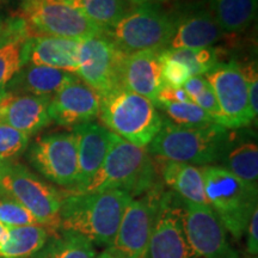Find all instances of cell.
Wrapping results in <instances>:
<instances>
[{
  "label": "cell",
  "instance_id": "32",
  "mask_svg": "<svg viewBox=\"0 0 258 258\" xmlns=\"http://www.w3.org/2000/svg\"><path fill=\"white\" fill-rule=\"evenodd\" d=\"M160 59L164 85L173 86V88H182L183 84L191 77L189 71L186 70V67L175 60L170 59L169 56H166L164 54V49L160 53Z\"/></svg>",
  "mask_w": 258,
  "mask_h": 258
},
{
  "label": "cell",
  "instance_id": "22",
  "mask_svg": "<svg viewBox=\"0 0 258 258\" xmlns=\"http://www.w3.org/2000/svg\"><path fill=\"white\" fill-rule=\"evenodd\" d=\"M78 77L47 66L24 63L6 88V95L53 97Z\"/></svg>",
  "mask_w": 258,
  "mask_h": 258
},
{
  "label": "cell",
  "instance_id": "27",
  "mask_svg": "<svg viewBox=\"0 0 258 258\" xmlns=\"http://www.w3.org/2000/svg\"><path fill=\"white\" fill-rule=\"evenodd\" d=\"M164 54L170 59L182 63L189 71L190 76H203L215 64L221 62V50L215 47L179 48L164 49Z\"/></svg>",
  "mask_w": 258,
  "mask_h": 258
},
{
  "label": "cell",
  "instance_id": "7",
  "mask_svg": "<svg viewBox=\"0 0 258 258\" xmlns=\"http://www.w3.org/2000/svg\"><path fill=\"white\" fill-rule=\"evenodd\" d=\"M175 31L171 11L158 4H144L129 9L106 34L122 54L166 49Z\"/></svg>",
  "mask_w": 258,
  "mask_h": 258
},
{
  "label": "cell",
  "instance_id": "38",
  "mask_svg": "<svg viewBox=\"0 0 258 258\" xmlns=\"http://www.w3.org/2000/svg\"><path fill=\"white\" fill-rule=\"evenodd\" d=\"M9 239V228L0 222V249L4 246Z\"/></svg>",
  "mask_w": 258,
  "mask_h": 258
},
{
  "label": "cell",
  "instance_id": "35",
  "mask_svg": "<svg viewBox=\"0 0 258 258\" xmlns=\"http://www.w3.org/2000/svg\"><path fill=\"white\" fill-rule=\"evenodd\" d=\"M19 36H30L27 24L19 16L8 18L6 23L0 27V44Z\"/></svg>",
  "mask_w": 258,
  "mask_h": 258
},
{
  "label": "cell",
  "instance_id": "19",
  "mask_svg": "<svg viewBox=\"0 0 258 258\" xmlns=\"http://www.w3.org/2000/svg\"><path fill=\"white\" fill-rule=\"evenodd\" d=\"M217 165L247 184L257 186L258 146L256 132L247 129H228L224 148Z\"/></svg>",
  "mask_w": 258,
  "mask_h": 258
},
{
  "label": "cell",
  "instance_id": "14",
  "mask_svg": "<svg viewBox=\"0 0 258 258\" xmlns=\"http://www.w3.org/2000/svg\"><path fill=\"white\" fill-rule=\"evenodd\" d=\"M122 53L105 34L80 40L77 77L99 96L118 88Z\"/></svg>",
  "mask_w": 258,
  "mask_h": 258
},
{
  "label": "cell",
  "instance_id": "23",
  "mask_svg": "<svg viewBox=\"0 0 258 258\" xmlns=\"http://www.w3.org/2000/svg\"><path fill=\"white\" fill-rule=\"evenodd\" d=\"M161 176L164 183L183 201L208 205L200 167L178 161L163 160Z\"/></svg>",
  "mask_w": 258,
  "mask_h": 258
},
{
  "label": "cell",
  "instance_id": "11",
  "mask_svg": "<svg viewBox=\"0 0 258 258\" xmlns=\"http://www.w3.org/2000/svg\"><path fill=\"white\" fill-rule=\"evenodd\" d=\"M203 77L217 97L225 118V128L249 127L253 118L250 112L246 79L240 64L235 61L219 62Z\"/></svg>",
  "mask_w": 258,
  "mask_h": 258
},
{
  "label": "cell",
  "instance_id": "16",
  "mask_svg": "<svg viewBox=\"0 0 258 258\" xmlns=\"http://www.w3.org/2000/svg\"><path fill=\"white\" fill-rule=\"evenodd\" d=\"M99 106L101 96L77 78L51 97L48 115L54 123L74 128L92 122L99 114Z\"/></svg>",
  "mask_w": 258,
  "mask_h": 258
},
{
  "label": "cell",
  "instance_id": "29",
  "mask_svg": "<svg viewBox=\"0 0 258 258\" xmlns=\"http://www.w3.org/2000/svg\"><path fill=\"white\" fill-rule=\"evenodd\" d=\"M29 36H19L0 44V99L6 96L9 83L23 66V46Z\"/></svg>",
  "mask_w": 258,
  "mask_h": 258
},
{
  "label": "cell",
  "instance_id": "12",
  "mask_svg": "<svg viewBox=\"0 0 258 258\" xmlns=\"http://www.w3.org/2000/svg\"><path fill=\"white\" fill-rule=\"evenodd\" d=\"M183 215L184 201L172 191L161 192L146 258H191Z\"/></svg>",
  "mask_w": 258,
  "mask_h": 258
},
{
  "label": "cell",
  "instance_id": "42",
  "mask_svg": "<svg viewBox=\"0 0 258 258\" xmlns=\"http://www.w3.org/2000/svg\"><path fill=\"white\" fill-rule=\"evenodd\" d=\"M12 0H0V5H6V4H9V3H11Z\"/></svg>",
  "mask_w": 258,
  "mask_h": 258
},
{
  "label": "cell",
  "instance_id": "10",
  "mask_svg": "<svg viewBox=\"0 0 258 258\" xmlns=\"http://www.w3.org/2000/svg\"><path fill=\"white\" fill-rule=\"evenodd\" d=\"M161 191L157 186L141 199H132L125 207L117 233L108 251L117 258H143L154 224Z\"/></svg>",
  "mask_w": 258,
  "mask_h": 258
},
{
  "label": "cell",
  "instance_id": "34",
  "mask_svg": "<svg viewBox=\"0 0 258 258\" xmlns=\"http://www.w3.org/2000/svg\"><path fill=\"white\" fill-rule=\"evenodd\" d=\"M245 79L247 84V96H249L250 112L253 121H256L258 115V71L257 63L250 62L246 66H241Z\"/></svg>",
  "mask_w": 258,
  "mask_h": 258
},
{
  "label": "cell",
  "instance_id": "43",
  "mask_svg": "<svg viewBox=\"0 0 258 258\" xmlns=\"http://www.w3.org/2000/svg\"><path fill=\"white\" fill-rule=\"evenodd\" d=\"M143 258H146V256H145V257H143Z\"/></svg>",
  "mask_w": 258,
  "mask_h": 258
},
{
  "label": "cell",
  "instance_id": "28",
  "mask_svg": "<svg viewBox=\"0 0 258 258\" xmlns=\"http://www.w3.org/2000/svg\"><path fill=\"white\" fill-rule=\"evenodd\" d=\"M156 106L167 116V121L179 127H205L215 123L207 112L192 102L159 103Z\"/></svg>",
  "mask_w": 258,
  "mask_h": 258
},
{
  "label": "cell",
  "instance_id": "24",
  "mask_svg": "<svg viewBox=\"0 0 258 258\" xmlns=\"http://www.w3.org/2000/svg\"><path fill=\"white\" fill-rule=\"evenodd\" d=\"M225 34L245 31L257 17L258 0H202Z\"/></svg>",
  "mask_w": 258,
  "mask_h": 258
},
{
  "label": "cell",
  "instance_id": "2",
  "mask_svg": "<svg viewBox=\"0 0 258 258\" xmlns=\"http://www.w3.org/2000/svg\"><path fill=\"white\" fill-rule=\"evenodd\" d=\"M156 169L146 148L135 146L112 133L102 166L80 192L121 190L134 199L156 188Z\"/></svg>",
  "mask_w": 258,
  "mask_h": 258
},
{
  "label": "cell",
  "instance_id": "21",
  "mask_svg": "<svg viewBox=\"0 0 258 258\" xmlns=\"http://www.w3.org/2000/svg\"><path fill=\"white\" fill-rule=\"evenodd\" d=\"M51 97L6 95L0 99V122L31 135L50 124L48 104Z\"/></svg>",
  "mask_w": 258,
  "mask_h": 258
},
{
  "label": "cell",
  "instance_id": "9",
  "mask_svg": "<svg viewBox=\"0 0 258 258\" xmlns=\"http://www.w3.org/2000/svg\"><path fill=\"white\" fill-rule=\"evenodd\" d=\"M29 164L54 184L71 190L78 175V153L73 132L37 138L28 147Z\"/></svg>",
  "mask_w": 258,
  "mask_h": 258
},
{
  "label": "cell",
  "instance_id": "37",
  "mask_svg": "<svg viewBox=\"0 0 258 258\" xmlns=\"http://www.w3.org/2000/svg\"><path fill=\"white\" fill-rule=\"evenodd\" d=\"M247 251L252 256H256L258 251V208L251 215L247 224Z\"/></svg>",
  "mask_w": 258,
  "mask_h": 258
},
{
  "label": "cell",
  "instance_id": "36",
  "mask_svg": "<svg viewBox=\"0 0 258 258\" xmlns=\"http://www.w3.org/2000/svg\"><path fill=\"white\" fill-rule=\"evenodd\" d=\"M191 102L183 88H173V86L164 85L158 92L154 104L159 103H186Z\"/></svg>",
  "mask_w": 258,
  "mask_h": 258
},
{
  "label": "cell",
  "instance_id": "33",
  "mask_svg": "<svg viewBox=\"0 0 258 258\" xmlns=\"http://www.w3.org/2000/svg\"><path fill=\"white\" fill-rule=\"evenodd\" d=\"M192 103H195L196 105H199L202 110H205L207 114L211 116L213 120L215 121V123L225 127V118L222 115L220 106H219L218 99L215 97V93L211 88V85L206 86L198 96L194 97L191 99Z\"/></svg>",
  "mask_w": 258,
  "mask_h": 258
},
{
  "label": "cell",
  "instance_id": "39",
  "mask_svg": "<svg viewBox=\"0 0 258 258\" xmlns=\"http://www.w3.org/2000/svg\"><path fill=\"white\" fill-rule=\"evenodd\" d=\"M127 2H129L131 4H133L135 6H139L144 4H158V3L167 2V0H127Z\"/></svg>",
  "mask_w": 258,
  "mask_h": 258
},
{
  "label": "cell",
  "instance_id": "40",
  "mask_svg": "<svg viewBox=\"0 0 258 258\" xmlns=\"http://www.w3.org/2000/svg\"><path fill=\"white\" fill-rule=\"evenodd\" d=\"M96 258H117V257H115L114 254H112L110 251H104V252H102L101 254H99V256H97Z\"/></svg>",
  "mask_w": 258,
  "mask_h": 258
},
{
  "label": "cell",
  "instance_id": "1",
  "mask_svg": "<svg viewBox=\"0 0 258 258\" xmlns=\"http://www.w3.org/2000/svg\"><path fill=\"white\" fill-rule=\"evenodd\" d=\"M132 198L121 190L73 194L63 191L60 231L76 232L91 243L110 247Z\"/></svg>",
  "mask_w": 258,
  "mask_h": 258
},
{
  "label": "cell",
  "instance_id": "13",
  "mask_svg": "<svg viewBox=\"0 0 258 258\" xmlns=\"http://www.w3.org/2000/svg\"><path fill=\"white\" fill-rule=\"evenodd\" d=\"M183 226L191 258H239L226 230L208 205L184 201Z\"/></svg>",
  "mask_w": 258,
  "mask_h": 258
},
{
  "label": "cell",
  "instance_id": "18",
  "mask_svg": "<svg viewBox=\"0 0 258 258\" xmlns=\"http://www.w3.org/2000/svg\"><path fill=\"white\" fill-rule=\"evenodd\" d=\"M78 153V175L69 192L78 194L88 185L102 166L111 144L112 133L96 122H88L73 128Z\"/></svg>",
  "mask_w": 258,
  "mask_h": 258
},
{
  "label": "cell",
  "instance_id": "6",
  "mask_svg": "<svg viewBox=\"0 0 258 258\" xmlns=\"http://www.w3.org/2000/svg\"><path fill=\"white\" fill-rule=\"evenodd\" d=\"M0 196L11 199L31 213L38 225L59 231L63 192L16 161L0 163Z\"/></svg>",
  "mask_w": 258,
  "mask_h": 258
},
{
  "label": "cell",
  "instance_id": "26",
  "mask_svg": "<svg viewBox=\"0 0 258 258\" xmlns=\"http://www.w3.org/2000/svg\"><path fill=\"white\" fill-rule=\"evenodd\" d=\"M49 233L44 247L36 258H96L92 243L76 232L55 231Z\"/></svg>",
  "mask_w": 258,
  "mask_h": 258
},
{
  "label": "cell",
  "instance_id": "31",
  "mask_svg": "<svg viewBox=\"0 0 258 258\" xmlns=\"http://www.w3.org/2000/svg\"><path fill=\"white\" fill-rule=\"evenodd\" d=\"M0 222L8 228L38 225L34 215L23 206L4 196H0Z\"/></svg>",
  "mask_w": 258,
  "mask_h": 258
},
{
  "label": "cell",
  "instance_id": "4",
  "mask_svg": "<svg viewBox=\"0 0 258 258\" xmlns=\"http://www.w3.org/2000/svg\"><path fill=\"white\" fill-rule=\"evenodd\" d=\"M98 116L111 133L145 148L160 131L164 120L151 99L120 86L101 97Z\"/></svg>",
  "mask_w": 258,
  "mask_h": 258
},
{
  "label": "cell",
  "instance_id": "3",
  "mask_svg": "<svg viewBox=\"0 0 258 258\" xmlns=\"http://www.w3.org/2000/svg\"><path fill=\"white\" fill-rule=\"evenodd\" d=\"M228 129L218 123L205 127H179L163 120L160 131L148 145L147 152L161 160L190 165H217Z\"/></svg>",
  "mask_w": 258,
  "mask_h": 258
},
{
  "label": "cell",
  "instance_id": "8",
  "mask_svg": "<svg viewBox=\"0 0 258 258\" xmlns=\"http://www.w3.org/2000/svg\"><path fill=\"white\" fill-rule=\"evenodd\" d=\"M30 36L84 40L104 34L79 11L57 0H21V16Z\"/></svg>",
  "mask_w": 258,
  "mask_h": 258
},
{
  "label": "cell",
  "instance_id": "41",
  "mask_svg": "<svg viewBox=\"0 0 258 258\" xmlns=\"http://www.w3.org/2000/svg\"><path fill=\"white\" fill-rule=\"evenodd\" d=\"M0 9H2V5H0ZM6 21H8V19H5L2 15H0V27H2V25H4L6 23Z\"/></svg>",
  "mask_w": 258,
  "mask_h": 258
},
{
  "label": "cell",
  "instance_id": "15",
  "mask_svg": "<svg viewBox=\"0 0 258 258\" xmlns=\"http://www.w3.org/2000/svg\"><path fill=\"white\" fill-rule=\"evenodd\" d=\"M171 14L175 31L167 46L169 49L213 47L225 36L202 0L178 4Z\"/></svg>",
  "mask_w": 258,
  "mask_h": 258
},
{
  "label": "cell",
  "instance_id": "25",
  "mask_svg": "<svg viewBox=\"0 0 258 258\" xmlns=\"http://www.w3.org/2000/svg\"><path fill=\"white\" fill-rule=\"evenodd\" d=\"M50 232L41 225L9 228V239L0 249V258H30L36 256L48 241Z\"/></svg>",
  "mask_w": 258,
  "mask_h": 258
},
{
  "label": "cell",
  "instance_id": "5",
  "mask_svg": "<svg viewBox=\"0 0 258 258\" xmlns=\"http://www.w3.org/2000/svg\"><path fill=\"white\" fill-rule=\"evenodd\" d=\"M208 206L231 235L240 239L257 207V186L241 180L219 165L200 167Z\"/></svg>",
  "mask_w": 258,
  "mask_h": 258
},
{
  "label": "cell",
  "instance_id": "30",
  "mask_svg": "<svg viewBox=\"0 0 258 258\" xmlns=\"http://www.w3.org/2000/svg\"><path fill=\"white\" fill-rule=\"evenodd\" d=\"M30 137L0 122V163L14 161L28 150Z\"/></svg>",
  "mask_w": 258,
  "mask_h": 258
},
{
  "label": "cell",
  "instance_id": "20",
  "mask_svg": "<svg viewBox=\"0 0 258 258\" xmlns=\"http://www.w3.org/2000/svg\"><path fill=\"white\" fill-rule=\"evenodd\" d=\"M80 40L31 35L24 42L23 64L47 66L77 76Z\"/></svg>",
  "mask_w": 258,
  "mask_h": 258
},
{
  "label": "cell",
  "instance_id": "17",
  "mask_svg": "<svg viewBox=\"0 0 258 258\" xmlns=\"http://www.w3.org/2000/svg\"><path fill=\"white\" fill-rule=\"evenodd\" d=\"M161 50L122 54L118 66V86L156 102L158 92L164 86Z\"/></svg>",
  "mask_w": 258,
  "mask_h": 258
}]
</instances>
